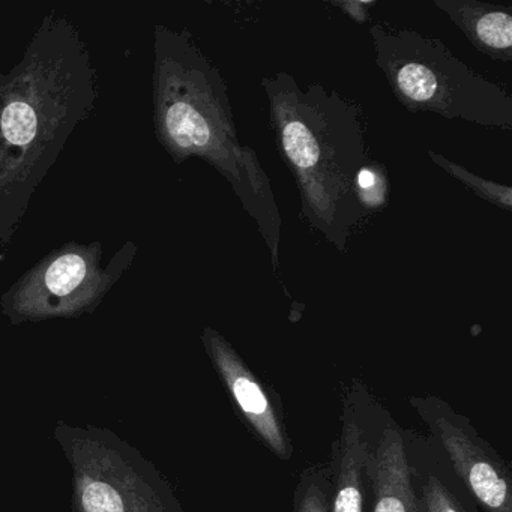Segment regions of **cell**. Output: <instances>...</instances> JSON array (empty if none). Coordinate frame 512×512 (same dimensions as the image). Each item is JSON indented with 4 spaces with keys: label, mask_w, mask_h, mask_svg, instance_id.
<instances>
[{
    "label": "cell",
    "mask_w": 512,
    "mask_h": 512,
    "mask_svg": "<svg viewBox=\"0 0 512 512\" xmlns=\"http://www.w3.org/2000/svg\"><path fill=\"white\" fill-rule=\"evenodd\" d=\"M158 61L161 140L176 161L202 158L229 182L245 212L256 221L278 272L283 218L256 152L239 142L223 76L188 32L160 29Z\"/></svg>",
    "instance_id": "obj_2"
},
{
    "label": "cell",
    "mask_w": 512,
    "mask_h": 512,
    "mask_svg": "<svg viewBox=\"0 0 512 512\" xmlns=\"http://www.w3.org/2000/svg\"><path fill=\"white\" fill-rule=\"evenodd\" d=\"M89 263L80 254L68 253L58 257L44 274V289L56 299L71 298L85 286Z\"/></svg>",
    "instance_id": "obj_12"
},
{
    "label": "cell",
    "mask_w": 512,
    "mask_h": 512,
    "mask_svg": "<svg viewBox=\"0 0 512 512\" xmlns=\"http://www.w3.org/2000/svg\"><path fill=\"white\" fill-rule=\"evenodd\" d=\"M391 182L385 164L371 160L356 178V194L368 217L379 214L388 206Z\"/></svg>",
    "instance_id": "obj_13"
},
{
    "label": "cell",
    "mask_w": 512,
    "mask_h": 512,
    "mask_svg": "<svg viewBox=\"0 0 512 512\" xmlns=\"http://www.w3.org/2000/svg\"><path fill=\"white\" fill-rule=\"evenodd\" d=\"M370 35L377 67L404 109L511 133V95L470 70L442 41L388 25L371 26Z\"/></svg>",
    "instance_id": "obj_3"
},
{
    "label": "cell",
    "mask_w": 512,
    "mask_h": 512,
    "mask_svg": "<svg viewBox=\"0 0 512 512\" xmlns=\"http://www.w3.org/2000/svg\"><path fill=\"white\" fill-rule=\"evenodd\" d=\"M478 52L494 61H512V10L476 0H434Z\"/></svg>",
    "instance_id": "obj_9"
},
{
    "label": "cell",
    "mask_w": 512,
    "mask_h": 512,
    "mask_svg": "<svg viewBox=\"0 0 512 512\" xmlns=\"http://www.w3.org/2000/svg\"><path fill=\"white\" fill-rule=\"evenodd\" d=\"M334 5L346 11L355 22L365 23L368 19L365 8L374 5V2H359V0H356V2H334Z\"/></svg>",
    "instance_id": "obj_16"
},
{
    "label": "cell",
    "mask_w": 512,
    "mask_h": 512,
    "mask_svg": "<svg viewBox=\"0 0 512 512\" xmlns=\"http://www.w3.org/2000/svg\"><path fill=\"white\" fill-rule=\"evenodd\" d=\"M428 157L433 161L436 166H439L443 172L448 173L452 178L460 181L461 184L466 185L470 191L479 199L503 209V211L511 214L512 212V190L509 185L497 184V182L487 181V179L479 178L473 175L469 170L464 169L460 164L448 160L443 155L437 154L434 151H428Z\"/></svg>",
    "instance_id": "obj_11"
},
{
    "label": "cell",
    "mask_w": 512,
    "mask_h": 512,
    "mask_svg": "<svg viewBox=\"0 0 512 512\" xmlns=\"http://www.w3.org/2000/svg\"><path fill=\"white\" fill-rule=\"evenodd\" d=\"M332 467H305L293 494V512H329Z\"/></svg>",
    "instance_id": "obj_10"
},
{
    "label": "cell",
    "mask_w": 512,
    "mask_h": 512,
    "mask_svg": "<svg viewBox=\"0 0 512 512\" xmlns=\"http://www.w3.org/2000/svg\"><path fill=\"white\" fill-rule=\"evenodd\" d=\"M409 401L485 512H512L511 469L472 422L442 398L427 395Z\"/></svg>",
    "instance_id": "obj_5"
},
{
    "label": "cell",
    "mask_w": 512,
    "mask_h": 512,
    "mask_svg": "<svg viewBox=\"0 0 512 512\" xmlns=\"http://www.w3.org/2000/svg\"><path fill=\"white\" fill-rule=\"evenodd\" d=\"M275 145L301 196V217L340 254L368 215L356 178L371 160L361 106L320 83L302 89L289 73L262 80Z\"/></svg>",
    "instance_id": "obj_1"
},
{
    "label": "cell",
    "mask_w": 512,
    "mask_h": 512,
    "mask_svg": "<svg viewBox=\"0 0 512 512\" xmlns=\"http://www.w3.org/2000/svg\"><path fill=\"white\" fill-rule=\"evenodd\" d=\"M73 467L74 512H185L157 467L106 428L59 422Z\"/></svg>",
    "instance_id": "obj_4"
},
{
    "label": "cell",
    "mask_w": 512,
    "mask_h": 512,
    "mask_svg": "<svg viewBox=\"0 0 512 512\" xmlns=\"http://www.w3.org/2000/svg\"><path fill=\"white\" fill-rule=\"evenodd\" d=\"M0 127L4 139L11 146L25 148L38 137L37 110L28 101L16 100L5 107L0 116Z\"/></svg>",
    "instance_id": "obj_14"
},
{
    "label": "cell",
    "mask_w": 512,
    "mask_h": 512,
    "mask_svg": "<svg viewBox=\"0 0 512 512\" xmlns=\"http://www.w3.org/2000/svg\"><path fill=\"white\" fill-rule=\"evenodd\" d=\"M202 341L245 424L272 454L283 461L292 460L293 446L278 401L220 332L205 328Z\"/></svg>",
    "instance_id": "obj_6"
},
{
    "label": "cell",
    "mask_w": 512,
    "mask_h": 512,
    "mask_svg": "<svg viewBox=\"0 0 512 512\" xmlns=\"http://www.w3.org/2000/svg\"><path fill=\"white\" fill-rule=\"evenodd\" d=\"M365 476L373 488V512L418 511L406 440L395 421L383 427L371 443Z\"/></svg>",
    "instance_id": "obj_7"
},
{
    "label": "cell",
    "mask_w": 512,
    "mask_h": 512,
    "mask_svg": "<svg viewBox=\"0 0 512 512\" xmlns=\"http://www.w3.org/2000/svg\"><path fill=\"white\" fill-rule=\"evenodd\" d=\"M419 500L425 512H469L445 482L433 473L425 475Z\"/></svg>",
    "instance_id": "obj_15"
},
{
    "label": "cell",
    "mask_w": 512,
    "mask_h": 512,
    "mask_svg": "<svg viewBox=\"0 0 512 512\" xmlns=\"http://www.w3.org/2000/svg\"><path fill=\"white\" fill-rule=\"evenodd\" d=\"M371 442L365 436L353 404L346 401L341 433L332 449V488L329 512L364 511V476Z\"/></svg>",
    "instance_id": "obj_8"
},
{
    "label": "cell",
    "mask_w": 512,
    "mask_h": 512,
    "mask_svg": "<svg viewBox=\"0 0 512 512\" xmlns=\"http://www.w3.org/2000/svg\"><path fill=\"white\" fill-rule=\"evenodd\" d=\"M416 512H425L424 508H422L421 500H419V502H418V511H416Z\"/></svg>",
    "instance_id": "obj_17"
}]
</instances>
